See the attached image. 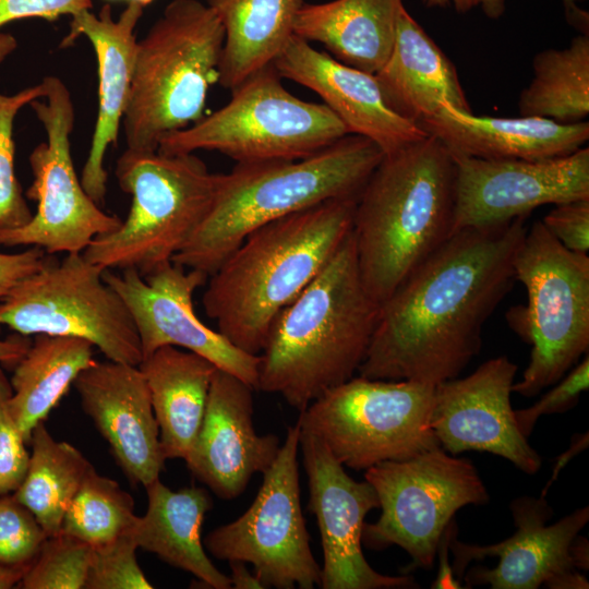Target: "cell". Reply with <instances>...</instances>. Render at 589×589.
<instances>
[{"mask_svg":"<svg viewBox=\"0 0 589 589\" xmlns=\"http://www.w3.org/2000/svg\"><path fill=\"white\" fill-rule=\"evenodd\" d=\"M526 218L454 232L380 305L358 375L437 385L458 377L515 279Z\"/></svg>","mask_w":589,"mask_h":589,"instance_id":"1","label":"cell"},{"mask_svg":"<svg viewBox=\"0 0 589 589\" xmlns=\"http://www.w3.org/2000/svg\"><path fill=\"white\" fill-rule=\"evenodd\" d=\"M357 199L328 200L252 231L206 281L202 303L218 332L259 354L277 314L351 232Z\"/></svg>","mask_w":589,"mask_h":589,"instance_id":"2","label":"cell"},{"mask_svg":"<svg viewBox=\"0 0 589 589\" xmlns=\"http://www.w3.org/2000/svg\"><path fill=\"white\" fill-rule=\"evenodd\" d=\"M380 304L359 272L352 232L318 275L274 318L260 356L256 390L303 411L358 372Z\"/></svg>","mask_w":589,"mask_h":589,"instance_id":"3","label":"cell"},{"mask_svg":"<svg viewBox=\"0 0 589 589\" xmlns=\"http://www.w3.org/2000/svg\"><path fill=\"white\" fill-rule=\"evenodd\" d=\"M455 160L435 136L384 154L358 195L352 236L362 283L380 305L452 235Z\"/></svg>","mask_w":589,"mask_h":589,"instance_id":"4","label":"cell"},{"mask_svg":"<svg viewBox=\"0 0 589 589\" xmlns=\"http://www.w3.org/2000/svg\"><path fill=\"white\" fill-rule=\"evenodd\" d=\"M384 153L347 134L300 159L237 163L219 173L214 202L171 262L211 276L257 228L322 202L358 196Z\"/></svg>","mask_w":589,"mask_h":589,"instance_id":"5","label":"cell"},{"mask_svg":"<svg viewBox=\"0 0 589 589\" xmlns=\"http://www.w3.org/2000/svg\"><path fill=\"white\" fill-rule=\"evenodd\" d=\"M225 32L200 0H171L137 40L129 103L122 119L127 148L155 152L160 139L204 117L218 83Z\"/></svg>","mask_w":589,"mask_h":589,"instance_id":"6","label":"cell"},{"mask_svg":"<svg viewBox=\"0 0 589 589\" xmlns=\"http://www.w3.org/2000/svg\"><path fill=\"white\" fill-rule=\"evenodd\" d=\"M115 175L132 197L127 219L82 252L104 269H136L142 276L170 262L208 213L219 173L191 154L125 148Z\"/></svg>","mask_w":589,"mask_h":589,"instance_id":"7","label":"cell"},{"mask_svg":"<svg viewBox=\"0 0 589 589\" xmlns=\"http://www.w3.org/2000/svg\"><path fill=\"white\" fill-rule=\"evenodd\" d=\"M513 265L527 302L510 306L505 320L531 351L512 392L530 398L588 353L589 256L566 249L540 220L527 229Z\"/></svg>","mask_w":589,"mask_h":589,"instance_id":"8","label":"cell"},{"mask_svg":"<svg viewBox=\"0 0 589 589\" xmlns=\"http://www.w3.org/2000/svg\"><path fill=\"white\" fill-rule=\"evenodd\" d=\"M229 101L190 127L164 135L161 154L216 151L237 163L300 159L347 135L324 104L292 95L274 64L230 89Z\"/></svg>","mask_w":589,"mask_h":589,"instance_id":"9","label":"cell"},{"mask_svg":"<svg viewBox=\"0 0 589 589\" xmlns=\"http://www.w3.org/2000/svg\"><path fill=\"white\" fill-rule=\"evenodd\" d=\"M434 395L429 384L352 376L313 400L297 423L342 466L366 470L441 447L430 425Z\"/></svg>","mask_w":589,"mask_h":589,"instance_id":"10","label":"cell"},{"mask_svg":"<svg viewBox=\"0 0 589 589\" xmlns=\"http://www.w3.org/2000/svg\"><path fill=\"white\" fill-rule=\"evenodd\" d=\"M364 479L374 488L382 512L375 522L364 524L362 543L374 551L390 545L404 549L411 562L402 574L431 569L456 512L490 501L472 461L442 447L372 466Z\"/></svg>","mask_w":589,"mask_h":589,"instance_id":"11","label":"cell"},{"mask_svg":"<svg viewBox=\"0 0 589 589\" xmlns=\"http://www.w3.org/2000/svg\"><path fill=\"white\" fill-rule=\"evenodd\" d=\"M104 271L82 253L61 261L51 254L0 300V328L83 338L108 360L139 365L143 356L135 325Z\"/></svg>","mask_w":589,"mask_h":589,"instance_id":"12","label":"cell"},{"mask_svg":"<svg viewBox=\"0 0 589 589\" xmlns=\"http://www.w3.org/2000/svg\"><path fill=\"white\" fill-rule=\"evenodd\" d=\"M43 83L45 96L29 104L47 135L28 158L34 180L26 196L37 202V209L25 226L1 233L0 245L82 253L122 220L101 211L77 178L70 145L75 112L67 85L55 75L45 76Z\"/></svg>","mask_w":589,"mask_h":589,"instance_id":"13","label":"cell"},{"mask_svg":"<svg viewBox=\"0 0 589 589\" xmlns=\"http://www.w3.org/2000/svg\"><path fill=\"white\" fill-rule=\"evenodd\" d=\"M300 432L298 423L287 429L286 441L263 473V483L247 512L204 540L217 560L252 564L264 588L313 589L321 582L322 568L312 554L300 504Z\"/></svg>","mask_w":589,"mask_h":589,"instance_id":"14","label":"cell"},{"mask_svg":"<svg viewBox=\"0 0 589 589\" xmlns=\"http://www.w3.org/2000/svg\"><path fill=\"white\" fill-rule=\"evenodd\" d=\"M516 531L489 545L449 541L453 573L466 588L490 585L492 589H587V578L574 566L570 544L589 520V507L577 508L546 525L553 509L546 496H519L510 503Z\"/></svg>","mask_w":589,"mask_h":589,"instance_id":"15","label":"cell"},{"mask_svg":"<svg viewBox=\"0 0 589 589\" xmlns=\"http://www.w3.org/2000/svg\"><path fill=\"white\" fill-rule=\"evenodd\" d=\"M103 278L127 305L143 358L163 346L182 348L204 357L256 390L260 354L237 348L195 314L192 298L206 284L205 273L170 261L145 276L134 268L122 269L120 274L105 269Z\"/></svg>","mask_w":589,"mask_h":589,"instance_id":"16","label":"cell"},{"mask_svg":"<svg viewBox=\"0 0 589 589\" xmlns=\"http://www.w3.org/2000/svg\"><path fill=\"white\" fill-rule=\"evenodd\" d=\"M453 157V233L527 218L542 205L589 199L588 146L537 160Z\"/></svg>","mask_w":589,"mask_h":589,"instance_id":"17","label":"cell"},{"mask_svg":"<svg viewBox=\"0 0 589 589\" xmlns=\"http://www.w3.org/2000/svg\"><path fill=\"white\" fill-rule=\"evenodd\" d=\"M303 464L309 481L308 509L314 514L324 555L323 589H416L412 576L376 572L362 552L368 513L380 507L374 488L356 481L315 435L300 432Z\"/></svg>","mask_w":589,"mask_h":589,"instance_id":"18","label":"cell"},{"mask_svg":"<svg viewBox=\"0 0 589 589\" xmlns=\"http://www.w3.org/2000/svg\"><path fill=\"white\" fill-rule=\"evenodd\" d=\"M517 369L508 357L500 356L468 376L435 385L430 425L445 452L454 456L486 452L527 474L539 471L542 458L519 431L510 405Z\"/></svg>","mask_w":589,"mask_h":589,"instance_id":"19","label":"cell"},{"mask_svg":"<svg viewBox=\"0 0 589 589\" xmlns=\"http://www.w3.org/2000/svg\"><path fill=\"white\" fill-rule=\"evenodd\" d=\"M253 390L217 368L202 424L184 459L191 473L223 500L238 497L254 473L272 466L281 446L275 434H256Z\"/></svg>","mask_w":589,"mask_h":589,"instance_id":"20","label":"cell"},{"mask_svg":"<svg viewBox=\"0 0 589 589\" xmlns=\"http://www.w3.org/2000/svg\"><path fill=\"white\" fill-rule=\"evenodd\" d=\"M83 411L133 485L147 486L165 469L159 429L137 365L94 361L74 381Z\"/></svg>","mask_w":589,"mask_h":589,"instance_id":"21","label":"cell"},{"mask_svg":"<svg viewBox=\"0 0 589 589\" xmlns=\"http://www.w3.org/2000/svg\"><path fill=\"white\" fill-rule=\"evenodd\" d=\"M273 64L283 79L317 94L348 134L369 139L384 154L428 135L390 107L374 74L338 61L297 35Z\"/></svg>","mask_w":589,"mask_h":589,"instance_id":"22","label":"cell"},{"mask_svg":"<svg viewBox=\"0 0 589 589\" xmlns=\"http://www.w3.org/2000/svg\"><path fill=\"white\" fill-rule=\"evenodd\" d=\"M143 9L135 2H128L117 20L110 4H105L97 14L91 10L80 12L71 16L70 32L61 43V47H68L84 36L96 55L98 110L80 180L97 204L104 203L107 192L105 154L109 146L117 144L129 103L137 45L135 28Z\"/></svg>","mask_w":589,"mask_h":589,"instance_id":"23","label":"cell"},{"mask_svg":"<svg viewBox=\"0 0 589 589\" xmlns=\"http://www.w3.org/2000/svg\"><path fill=\"white\" fill-rule=\"evenodd\" d=\"M419 125L453 155L482 159H546L569 155L589 140L588 121L558 123L538 117L461 112L448 104Z\"/></svg>","mask_w":589,"mask_h":589,"instance_id":"24","label":"cell"},{"mask_svg":"<svg viewBox=\"0 0 589 589\" xmlns=\"http://www.w3.org/2000/svg\"><path fill=\"white\" fill-rule=\"evenodd\" d=\"M374 75L390 107L414 123L436 113L443 104L472 112L454 63L405 5L390 53Z\"/></svg>","mask_w":589,"mask_h":589,"instance_id":"25","label":"cell"},{"mask_svg":"<svg viewBox=\"0 0 589 589\" xmlns=\"http://www.w3.org/2000/svg\"><path fill=\"white\" fill-rule=\"evenodd\" d=\"M147 509L129 530L139 549L156 554L172 567L195 576L214 589H229V576L208 558L201 528L213 502L207 490L189 486L173 491L157 479L145 486Z\"/></svg>","mask_w":589,"mask_h":589,"instance_id":"26","label":"cell"},{"mask_svg":"<svg viewBox=\"0 0 589 589\" xmlns=\"http://www.w3.org/2000/svg\"><path fill=\"white\" fill-rule=\"evenodd\" d=\"M402 7V0L305 2L293 32L322 44L338 61L374 74L390 53Z\"/></svg>","mask_w":589,"mask_h":589,"instance_id":"27","label":"cell"},{"mask_svg":"<svg viewBox=\"0 0 589 589\" xmlns=\"http://www.w3.org/2000/svg\"><path fill=\"white\" fill-rule=\"evenodd\" d=\"M137 366L148 386L165 458L185 459L202 424L217 366L173 346L156 349Z\"/></svg>","mask_w":589,"mask_h":589,"instance_id":"28","label":"cell"},{"mask_svg":"<svg viewBox=\"0 0 589 589\" xmlns=\"http://www.w3.org/2000/svg\"><path fill=\"white\" fill-rule=\"evenodd\" d=\"M218 16L225 39L218 83L233 88L272 64L294 35L304 0H206Z\"/></svg>","mask_w":589,"mask_h":589,"instance_id":"29","label":"cell"},{"mask_svg":"<svg viewBox=\"0 0 589 589\" xmlns=\"http://www.w3.org/2000/svg\"><path fill=\"white\" fill-rule=\"evenodd\" d=\"M94 345L83 338L38 334L13 368L10 411L27 445L77 375L91 365Z\"/></svg>","mask_w":589,"mask_h":589,"instance_id":"30","label":"cell"},{"mask_svg":"<svg viewBox=\"0 0 589 589\" xmlns=\"http://www.w3.org/2000/svg\"><path fill=\"white\" fill-rule=\"evenodd\" d=\"M27 470L13 495L47 533L60 532L63 516L93 465L73 445L57 441L38 423L32 431Z\"/></svg>","mask_w":589,"mask_h":589,"instance_id":"31","label":"cell"},{"mask_svg":"<svg viewBox=\"0 0 589 589\" xmlns=\"http://www.w3.org/2000/svg\"><path fill=\"white\" fill-rule=\"evenodd\" d=\"M533 76L519 96V115L577 123L589 115V35L562 49L549 48L532 61Z\"/></svg>","mask_w":589,"mask_h":589,"instance_id":"32","label":"cell"},{"mask_svg":"<svg viewBox=\"0 0 589 589\" xmlns=\"http://www.w3.org/2000/svg\"><path fill=\"white\" fill-rule=\"evenodd\" d=\"M134 507L132 495L93 466L63 516L60 532L91 546L110 542L129 532L136 518Z\"/></svg>","mask_w":589,"mask_h":589,"instance_id":"33","label":"cell"},{"mask_svg":"<svg viewBox=\"0 0 589 589\" xmlns=\"http://www.w3.org/2000/svg\"><path fill=\"white\" fill-rule=\"evenodd\" d=\"M45 92L41 81L14 95L0 93V235L25 226L33 216L15 176L13 123L20 109Z\"/></svg>","mask_w":589,"mask_h":589,"instance_id":"34","label":"cell"},{"mask_svg":"<svg viewBox=\"0 0 589 589\" xmlns=\"http://www.w3.org/2000/svg\"><path fill=\"white\" fill-rule=\"evenodd\" d=\"M92 546L67 533L48 536L21 579L22 589L84 588Z\"/></svg>","mask_w":589,"mask_h":589,"instance_id":"35","label":"cell"},{"mask_svg":"<svg viewBox=\"0 0 589 589\" xmlns=\"http://www.w3.org/2000/svg\"><path fill=\"white\" fill-rule=\"evenodd\" d=\"M137 545L127 532L92 546L85 589H152L136 560Z\"/></svg>","mask_w":589,"mask_h":589,"instance_id":"36","label":"cell"},{"mask_svg":"<svg viewBox=\"0 0 589 589\" xmlns=\"http://www.w3.org/2000/svg\"><path fill=\"white\" fill-rule=\"evenodd\" d=\"M47 537L13 493L0 494V564L28 568Z\"/></svg>","mask_w":589,"mask_h":589,"instance_id":"37","label":"cell"},{"mask_svg":"<svg viewBox=\"0 0 589 589\" xmlns=\"http://www.w3.org/2000/svg\"><path fill=\"white\" fill-rule=\"evenodd\" d=\"M10 381L0 368V494L13 493L23 481L29 452L9 407Z\"/></svg>","mask_w":589,"mask_h":589,"instance_id":"38","label":"cell"},{"mask_svg":"<svg viewBox=\"0 0 589 589\" xmlns=\"http://www.w3.org/2000/svg\"><path fill=\"white\" fill-rule=\"evenodd\" d=\"M546 392L532 406L514 410L517 426L525 437H529L540 417L562 413L574 408L580 395L589 387V357L588 353L574 365L560 381L550 386Z\"/></svg>","mask_w":589,"mask_h":589,"instance_id":"39","label":"cell"},{"mask_svg":"<svg viewBox=\"0 0 589 589\" xmlns=\"http://www.w3.org/2000/svg\"><path fill=\"white\" fill-rule=\"evenodd\" d=\"M541 223L566 249L588 254L589 199L556 204Z\"/></svg>","mask_w":589,"mask_h":589,"instance_id":"40","label":"cell"},{"mask_svg":"<svg viewBox=\"0 0 589 589\" xmlns=\"http://www.w3.org/2000/svg\"><path fill=\"white\" fill-rule=\"evenodd\" d=\"M92 0H0V28L10 22L39 17L50 22L91 10Z\"/></svg>","mask_w":589,"mask_h":589,"instance_id":"41","label":"cell"},{"mask_svg":"<svg viewBox=\"0 0 589 589\" xmlns=\"http://www.w3.org/2000/svg\"><path fill=\"white\" fill-rule=\"evenodd\" d=\"M50 255L39 247L19 253L0 252V300L22 279L43 267Z\"/></svg>","mask_w":589,"mask_h":589,"instance_id":"42","label":"cell"},{"mask_svg":"<svg viewBox=\"0 0 589 589\" xmlns=\"http://www.w3.org/2000/svg\"><path fill=\"white\" fill-rule=\"evenodd\" d=\"M457 532V526L455 519H453L446 527L441 541L437 546L436 555L440 558L438 573L436 579L432 582L431 588L436 589H453V588H465L461 586L460 581L454 576L452 567L448 565L447 554L449 551V541Z\"/></svg>","mask_w":589,"mask_h":589,"instance_id":"43","label":"cell"},{"mask_svg":"<svg viewBox=\"0 0 589 589\" xmlns=\"http://www.w3.org/2000/svg\"><path fill=\"white\" fill-rule=\"evenodd\" d=\"M428 8L453 7L458 13L481 9L490 19L501 17L506 9V0H422Z\"/></svg>","mask_w":589,"mask_h":589,"instance_id":"44","label":"cell"},{"mask_svg":"<svg viewBox=\"0 0 589 589\" xmlns=\"http://www.w3.org/2000/svg\"><path fill=\"white\" fill-rule=\"evenodd\" d=\"M32 339L28 336L14 334L5 339H0V363L13 369L31 347Z\"/></svg>","mask_w":589,"mask_h":589,"instance_id":"45","label":"cell"},{"mask_svg":"<svg viewBox=\"0 0 589 589\" xmlns=\"http://www.w3.org/2000/svg\"><path fill=\"white\" fill-rule=\"evenodd\" d=\"M589 445V434L586 431L585 433H577L572 436L570 444L568 448L563 452L560 456L555 458V464L552 470V476L546 482L544 489L541 492V495L546 496V493L552 485V483L557 479L561 470L577 455L584 452Z\"/></svg>","mask_w":589,"mask_h":589,"instance_id":"46","label":"cell"},{"mask_svg":"<svg viewBox=\"0 0 589 589\" xmlns=\"http://www.w3.org/2000/svg\"><path fill=\"white\" fill-rule=\"evenodd\" d=\"M241 561H230L231 574L229 576L231 588L235 589H262L264 588L257 577L252 574Z\"/></svg>","mask_w":589,"mask_h":589,"instance_id":"47","label":"cell"},{"mask_svg":"<svg viewBox=\"0 0 589 589\" xmlns=\"http://www.w3.org/2000/svg\"><path fill=\"white\" fill-rule=\"evenodd\" d=\"M569 552L577 570L589 569V542L587 538L578 533L570 544Z\"/></svg>","mask_w":589,"mask_h":589,"instance_id":"48","label":"cell"},{"mask_svg":"<svg viewBox=\"0 0 589 589\" xmlns=\"http://www.w3.org/2000/svg\"><path fill=\"white\" fill-rule=\"evenodd\" d=\"M27 569L0 564V589L17 587Z\"/></svg>","mask_w":589,"mask_h":589,"instance_id":"49","label":"cell"},{"mask_svg":"<svg viewBox=\"0 0 589 589\" xmlns=\"http://www.w3.org/2000/svg\"><path fill=\"white\" fill-rule=\"evenodd\" d=\"M567 15V20L570 23H575L576 27H580L582 34H588V14L585 13L574 0H563Z\"/></svg>","mask_w":589,"mask_h":589,"instance_id":"50","label":"cell"},{"mask_svg":"<svg viewBox=\"0 0 589 589\" xmlns=\"http://www.w3.org/2000/svg\"><path fill=\"white\" fill-rule=\"evenodd\" d=\"M17 41L9 33L0 32V64L16 49Z\"/></svg>","mask_w":589,"mask_h":589,"instance_id":"51","label":"cell"},{"mask_svg":"<svg viewBox=\"0 0 589 589\" xmlns=\"http://www.w3.org/2000/svg\"><path fill=\"white\" fill-rule=\"evenodd\" d=\"M128 2H135L140 5H142L143 8H145L146 5L151 4L154 0H127Z\"/></svg>","mask_w":589,"mask_h":589,"instance_id":"52","label":"cell"}]
</instances>
